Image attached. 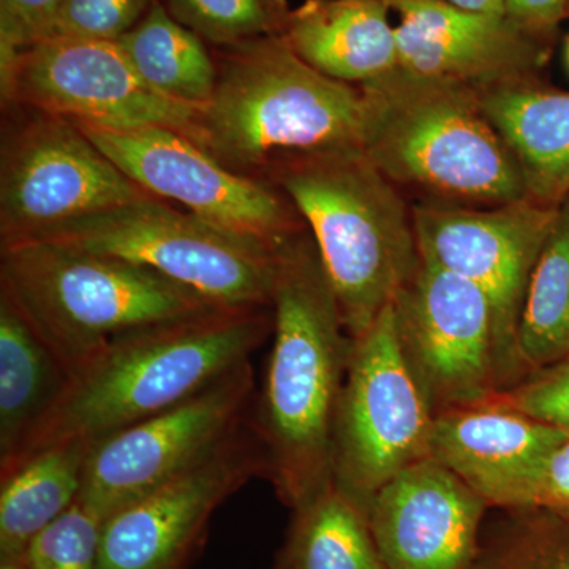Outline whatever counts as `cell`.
<instances>
[{"mask_svg":"<svg viewBox=\"0 0 569 569\" xmlns=\"http://www.w3.org/2000/svg\"><path fill=\"white\" fill-rule=\"evenodd\" d=\"M488 402L569 432V353L515 387L497 392Z\"/></svg>","mask_w":569,"mask_h":569,"instance_id":"obj_29","label":"cell"},{"mask_svg":"<svg viewBox=\"0 0 569 569\" xmlns=\"http://www.w3.org/2000/svg\"><path fill=\"white\" fill-rule=\"evenodd\" d=\"M176 21L216 48L282 36L291 10L284 0H162Z\"/></svg>","mask_w":569,"mask_h":569,"instance_id":"obj_26","label":"cell"},{"mask_svg":"<svg viewBox=\"0 0 569 569\" xmlns=\"http://www.w3.org/2000/svg\"><path fill=\"white\" fill-rule=\"evenodd\" d=\"M153 2L156 0H66L54 37L121 40L146 17Z\"/></svg>","mask_w":569,"mask_h":569,"instance_id":"obj_30","label":"cell"},{"mask_svg":"<svg viewBox=\"0 0 569 569\" xmlns=\"http://www.w3.org/2000/svg\"><path fill=\"white\" fill-rule=\"evenodd\" d=\"M0 93L2 107L21 104L100 127H167L189 140L198 111L152 89L118 41H41L0 71Z\"/></svg>","mask_w":569,"mask_h":569,"instance_id":"obj_13","label":"cell"},{"mask_svg":"<svg viewBox=\"0 0 569 569\" xmlns=\"http://www.w3.org/2000/svg\"><path fill=\"white\" fill-rule=\"evenodd\" d=\"M103 519L80 500L41 531L21 557L28 569H100Z\"/></svg>","mask_w":569,"mask_h":569,"instance_id":"obj_28","label":"cell"},{"mask_svg":"<svg viewBox=\"0 0 569 569\" xmlns=\"http://www.w3.org/2000/svg\"><path fill=\"white\" fill-rule=\"evenodd\" d=\"M557 212L559 206L530 198L488 209L422 203L411 211L419 258L463 277L488 299L501 391L526 378L518 353L519 321Z\"/></svg>","mask_w":569,"mask_h":569,"instance_id":"obj_10","label":"cell"},{"mask_svg":"<svg viewBox=\"0 0 569 569\" xmlns=\"http://www.w3.org/2000/svg\"><path fill=\"white\" fill-rule=\"evenodd\" d=\"M518 353L526 378L569 353V197L559 206L531 272Z\"/></svg>","mask_w":569,"mask_h":569,"instance_id":"obj_25","label":"cell"},{"mask_svg":"<svg viewBox=\"0 0 569 569\" xmlns=\"http://www.w3.org/2000/svg\"><path fill=\"white\" fill-rule=\"evenodd\" d=\"M479 102L515 156L527 198L563 203L569 197V92L527 80L481 92Z\"/></svg>","mask_w":569,"mask_h":569,"instance_id":"obj_21","label":"cell"},{"mask_svg":"<svg viewBox=\"0 0 569 569\" xmlns=\"http://www.w3.org/2000/svg\"><path fill=\"white\" fill-rule=\"evenodd\" d=\"M567 437L568 430L486 402L438 413L430 458L458 475L490 508L515 511L531 470Z\"/></svg>","mask_w":569,"mask_h":569,"instance_id":"obj_18","label":"cell"},{"mask_svg":"<svg viewBox=\"0 0 569 569\" xmlns=\"http://www.w3.org/2000/svg\"><path fill=\"white\" fill-rule=\"evenodd\" d=\"M266 183L305 219L347 332L358 339L418 269L413 213L361 149L288 160Z\"/></svg>","mask_w":569,"mask_h":569,"instance_id":"obj_4","label":"cell"},{"mask_svg":"<svg viewBox=\"0 0 569 569\" xmlns=\"http://www.w3.org/2000/svg\"><path fill=\"white\" fill-rule=\"evenodd\" d=\"M271 335L272 309L219 307L119 337L74 377L24 459L70 438L99 440L178 406L249 362Z\"/></svg>","mask_w":569,"mask_h":569,"instance_id":"obj_3","label":"cell"},{"mask_svg":"<svg viewBox=\"0 0 569 569\" xmlns=\"http://www.w3.org/2000/svg\"><path fill=\"white\" fill-rule=\"evenodd\" d=\"M213 59L192 141L228 170L266 183L288 160L361 149V89L310 67L283 36L217 48Z\"/></svg>","mask_w":569,"mask_h":569,"instance_id":"obj_2","label":"cell"},{"mask_svg":"<svg viewBox=\"0 0 569 569\" xmlns=\"http://www.w3.org/2000/svg\"><path fill=\"white\" fill-rule=\"evenodd\" d=\"M73 381L61 356L0 290V477L24 460Z\"/></svg>","mask_w":569,"mask_h":569,"instance_id":"obj_19","label":"cell"},{"mask_svg":"<svg viewBox=\"0 0 569 569\" xmlns=\"http://www.w3.org/2000/svg\"><path fill=\"white\" fill-rule=\"evenodd\" d=\"M359 89L362 152L395 186L468 204L527 198L519 164L473 89L399 67Z\"/></svg>","mask_w":569,"mask_h":569,"instance_id":"obj_5","label":"cell"},{"mask_svg":"<svg viewBox=\"0 0 569 569\" xmlns=\"http://www.w3.org/2000/svg\"><path fill=\"white\" fill-rule=\"evenodd\" d=\"M31 241L148 266L228 309H271L279 244L230 233L159 198L80 217Z\"/></svg>","mask_w":569,"mask_h":569,"instance_id":"obj_7","label":"cell"},{"mask_svg":"<svg viewBox=\"0 0 569 569\" xmlns=\"http://www.w3.org/2000/svg\"><path fill=\"white\" fill-rule=\"evenodd\" d=\"M443 2L458 7V9L475 11V13L507 17V3H505V0H443Z\"/></svg>","mask_w":569,"mask_h":569,"instance_id":"obj_34","label":"cell"},{"mask_svg":"<svg viewBox=\"0 0 569 569\" xmlns=\"http://www.w3.org/2000/svg\"><path fill=\"white\" fill-rule=\"evenodd\" d=\"M78 126L146 192L222 230L272 247L306 231L301 213L280 190L233 173L186 134L159 126Z\"/></svg>","mask_w":569,"mask_h":569,"instance_id":"obj_12","label":"cell"},{"mask_svg":"<svg viewBox=\"0 0 569 569\" xmlns=\"http://www.w3.org/2000/svg\"><path fill=\"white\" fill-rule=\"evenodd\" d=\"M66 0H0V71L20 52L54 37Z\"/></svg>","mask_w":569,"mask_h":569,"instance_id":"obj_31","label":"cell"},{"mask_svg":"<svg viewBox=\"0 0 569 569\" xmlns=\"http://www.w3.org/2000/svg\"><path fill=\"white\" fill-rule=\"evenodd\" d=\"M258 477L266 456L249 421L200 463L104 518L100 569H186L213 512Z\"/></svg>","mask_w":569,"mask_h":569,"instance_id":"obj_15","label":"cell"},{"mask_svg":"<svg viewBox=\"0 0 569 569\" xmlns=\"http://www.w3.org/2000/svg\"><path fill=\"white\" fill-rule=\"evenodd\" d=\"M2 110L0 247L156 198L123 174L78 123L21 104Z\"/></svg>","mask_w":569,"mask_h":569,"instance_id":"obj_8","label":"cell"},{"mask_svg":"<svg viewBox=\"0 0 569 569\" xmlns=\"http://www.w3.org/2000/svg\"><path fill=\"white\" fill-rule=\"evenodd\" d=\"M0 569H28L22 559H0Z\"/></svg>","mask_w":569,"mask_h":569,"instance_id":"obj_35","label":"cell"},{"mask_svg":"<svg viewBox=\"0 0 569 569\" xmlns=\"http://www.w3.org/2000/svg\"><path fill=\"white\" fill-rule=\"evenodd\" d=\"M505 3L509 20L541 39L559 24L569 0H505Z\"/></svg>","mask_w":569,"mask_h":569,"instance_id":"obj_33","label":"cell"},{"mask_svg":"<svg viewBox=\"0 0 569 569\" xmlns=\"http://www.w3.org/2000/svg\"><path fill=\"white\" fill-rule=\"evenodd\" d=\"M567 61H568V66H569V40H568V47H567Z\"/></svg>","mask_w":569,"mask_h":569,"instance_id":"obj_36","label":"cell"},{"mask_svg":"<svg viewBox=\"0 0 569 569\" xmlns=\"http://www.w3.org/2000/svg\"><path fill=\"white\" fill-rule=\"evenodd\" d=\"M272 348L250 422L266 456V478L295 511L335 481L337 408L353 339L312 234L276 247Z\"/></svg>","mask_w":569,"mask_h":569,"instance_id":"obj_1","label":"cell"},{"mask_svg":"<svg viewBox=\"0 0 569 569\" xmlns=\"http://www.w3.org/2000/svg\"><path fill=\"white\" fill-rule=\"evenodd\" d=\"M489 546L481 545L477 569H569V515L526 509Z\"/></svg>","mask_w":569,"mask_h":569,"instance_id":"obj_27","label":"cell"},{"mask_svg":"<svg viewBox=\"0 0 569 569\" xmlns=\"http://www.w3.org/2000/svg\"><path fill=\"white\" fill-rule=\"evenodd\" d=\"M399 14V69L458 82L478 93L531 80L545 61L538 37L508 17L475 13L443 0H383Z\"/></svg>","mask_w":569,"mask_h":569,"instance_id":"obj_17","label":"cell"},{"mask_svg":"<svg viewBox=\"0 0 569 569\" xmlns=\"http://www.w3.org/2000/svg\"><path fill=\"white\" fill-rule=\"evenodd\" d=\"M0 290L74 377L119 337L220 307L148 266L52 241L0 247Z\"/></svg>","mask_w":569,"mask_h":569,"instance_id":"obj_6","label":"cell"},{"mask_svg":"<svg viewBox=\"0 0 569 569\" xmlns=\"http://www.w3.org/2000/svg\"><path fill=\"white\" fill-rule=\"evenodd\" d=\"M138 74L173 102L206 107L217 81V63L204 40L176 21L162 0L118 40Z\"/></svg>","mask_w":569,"mask_h":569,"instance_id":"obj_24","label":"cell"},{"mask_svg":"<svg viewBox=\"0 0 569 569\" xmlns=\"http://www.w3.org/2000/svg\"><path fill=\"white\" fill-rule=\"evenodd\" d=\"M526 509L569 515V437L550 449L523 481L515 511Z\"/></svg>","mask_w":569,"mask_h":569,"instance_id":"obj_32","label":"cell"},{"mask_svg":"<svg viewBox=\"0 0 569 569\" xmlns=\"http://www.w3.org/2000/svg\"><path fill=\"white\" fill-rule=\"evenodd\" d=\"M488 501L436 459L406 468L370 500L387 569H477Z\"/></svg>","mask_w":569,"mask_h":569,"instance_id":"obj_16","label":"cell"},{"mask_svg":"<svg viewBox=\"0 0 569 569\" xmlns=\"http://www.w3.org/2000/svg\"><path fill=\"white\" fill-rule=\"evenodd\" d=\"M389 11L383 0H306L282 36L320 73L362 86L399 67Z\"/></svg>","mask_w":569,"mask_h":569,"instance_id":"obj_20","label":"cell"},{"mask_svg":"<svg viewBox=\"0 0 569 569\" xmlns=\"http://www.w3.org/2000/svg\"><path fill=\"white\" fill-rule=\"evenodd\" d=\"M252 362L178 406L92 441L78 500L104 519L189 470L250 421Z\"/></svg>","mask_w":569,"mask_h":569,"instance_id":"obj_11","label":"cell"},{"mask_svg":"<svg viewBox=\"0 0 569 569\" xmlns=\"http://www.w3.org/2000/svg\"><path fill=\"white\" fill-rule=\"evenodd\" d=\"M91 445L84 438L48 445L0 477V559H21L77 503Z\"/></svg>","mask_w":569,"mask_h":569,"instance_id":"obj_22","label":"cell"},{"mask_svg":"<svg viewBox=\"0 0 569 569\" xmlns=\"http://www.w3.org/2000/svg\"><path fill=\"white\" fill-rule=\"evenodd\" d=\"M437 413L408 365L395 306L353 340L335 427V481L369 509L406 468L430 458Z\"/></svg>","mask_w":569,"mask_h":569,"instance_id":"obj_9","label":"cell"},{"mask_svg":"<svg viewBox=\"0 0 569 569\" xmlns=\"http://www.w3.org/2000/svg\"><path fill=\"white\" fill-rule=\"evenodd\" d=\"M274 569H387L370 529L369 512L332 481L295 509Z\"/></svg>","mask_w":569,"mask_h":569,"instance_id":"obj_23","label":"cell"},{"mask_svg":"<svg viewBox=\"0 0 569 569\" xmlns=\"http://www.w3.org/2000/svg\"><path fill=\"white\" fill-rule=\"evenodd\" d=\"M392 306L400 347L437 415L501 391L492 310L478 287L421 260Z\"/></svg>","mask_w":569,"mask_h":569,"instance_id":"obj_14","label":"cell"}]
</instances>
